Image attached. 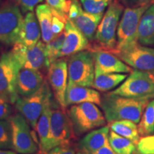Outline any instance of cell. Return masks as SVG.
<instances>
[{"label":"cell","mask_w":154,"mask_h":154,"mask_svg":"<svg viewBox=\"0 0 154 154\" xmlns=\"http://www.w3.org/2000/svg\"><path fill=\"white\" fill-rule=\"evenodd\" d=\"M48 68V78L56 99L61 107L66 108L65 97L69 82L68 63L65 59H59Z\"/></svg>","instance_id":"obj_15"},{"label":"cell","mask_w":154,"mask_h":154,"mask_svg":"<svg viewBox=\"0 0 154 154\" xmlns=\"http://www.w3.org/2000/svg\"><path fill=\"white\" fill-rule=\"evenodd\" d=\"M51 106H52V101L51 99L46 103L45 106L36 124V130L37 131L38 140H39V148L44 153H47L49 151Z\"/></svg>","instance_id":"obj_22"},{"label":"cell","mask_w":154,"mask_h":154,"mask_svg":"<svg viewBox=\"0 0 154 154\" xmlns=\"http://www.w3.org/2000/svg\"><path fill=\"white\" fill-rule=\"evenodd\" d=\"M150 76H151V78L152 79V80H153L154 82V75H150Z\"/></svg>","instance_id":"obj_41"},{"label":"cell","mask_w":154,"mask_h":154,"mask_svg":"<svg viewBox=\"0 0 154 154\" xmlns=\"http://www.w3.org/2000/svg\"><path fill=\"white\" fill-rule=\"evenodd\" d=\"M109 128L116 134L128 138L133 143L137 144L140 139L138 126L136 123L128 120H121L110 123Z\"/></svg>","instance_id":"obj_26"},{"label":"cell","mask_w":154,"mask_h":154,"mask_svg":"<svg viewBox=\"0 0 154 154\" xmlns=\"http://www.w3.org/2000/svg\"><path fill=\"white\" fill-rule=\"evenodd\" d=\"M91 52L94 59L95 74H128L133 71L113 54L103 51Z\"/></svg>","instance_id":"obj_16"},{"label":"cell","mask_w":154,"mask_h":154,"mask_svg":"<svg viewBox=\"0 0 154 154\" xmlns=\"http://www.w3.org/2000/svg\"><path fill=\"white\" fill-rule=\"evenodd\" d=\"M137 154H154V134L140 138L136 146Z\"/></svg>","instance_id":"obj_33"},{"label":"cell","mask_w":154,"mask_h":154,"mask_svg":"<svg viewBox=\"0 0 154 154\" xmlns=\"http://www.w3.org/2000/svg\"><path fill=\"white\" fill-rule=\"evenodd\" d=\"M51 99V92L47 82L38 91L26 97H19L15 105L17 111L27 121L34 129L36 128L38 120L46 103Z\"/></svg>","instance_id":"obj_7"},{"label":"cell","mask_w":154,"mask_h":154,"mask_svg":"<svg viewBox=\"0 0 154 154\" xmlns=\"http://www.w3.org/2000/svg\"><path fill=\"white\" fill-rule=\"evenodd\" d=\"M103 16L89 14L82 9L78 0H71L68 19L90 41L94 40L98 26Z\"/></svg>","instance_id":"obj_13"},{"label":"cell","mask_w":154,"mask_h":154,"mask_svg":"<svg viewBox=\"0 0 154 154\" xmlns=\"http://www.w3.org/2000/svg\"><path fill=\"white\" fill-rule=\"evenodd\" d=\"M36 17L39 24L42 38L44 43L47 44L54 38L52 27V11L47 4H41L36 7Z\"/></svg>","instance_id":"obj_24"},{"label":"cell","mask_w":154,"mask_h":154,"mask_svg":"<svg viewBox=\"0 0 154 154\" xmlns=\"http://www.w3.org/2000/svg\"><path fill=\"white\" fill-rule=\"evenodd\" d=\"M150 99H133L110 93L101 99V106L110 124L113 121L128 120L138 124Z\"/></svg>","instance_id":"obj_1"},{"label":"cell","mask_w":154,"mask_h":154,"mask_svg":"<svg viewBox=\"0 0 154 154\" xmlns=\"http://www.w3.org/2000/svg\"><path fill=\"white\" fill-rule=\"evenodd\" d=\"M23 19L21 9L17 5L9 4L0 8V42L7 45L16 44Z\"/></svg>","instance_id":"obj_11"},{"label":"cell","mask_w":154,"mask_h":154,"mask_svg":"<svg viewBox=\"0 0 154 154\" xmlns=\"http://www.w3.org/2000/svg\"><path fill=\"white\" fill-rule=\"evenodd\" d=\"M45 81L38 70L21 67L17 79V92L19 97H26L38 91Z\"/></svg>","instance_id":"obj_18"},{"label":"cell","mask_w":154,"mask_h":154,"mask_svg":"<svg viewBox=\"0 0 154 154\" xmlns=\"http://www.w3.org/2000/svg\"><path fill=\"white\" fill-rule=\"evenodd\" d=\"M153 3H154V0H153V2H152L151 4H153Z\"/></svg>","instance_id":"obj_43"},{"label":"cell","mask_w":154,"mask_h":154,"mask_svg":"<svg viewBox=\"0 0 154 154\" xmlns=\"http://www.w3.org/2000/svg\"><path fill=\"white\" fill-rule=\"evenodd\" d=\"M150 5L128 7L124 9L117 29V45L114 53L138 42L137 34L140 19Z\"/></svg>","instance_id":"obj_4"},{"label":"cell","mask_w":154,"mask_h":154,"mask_svg":"<svg viewBox=\"0 0 154 154\" xmlns=\"http://www.w3.org/2000/svg\"><path fill=\"white\" fill-rule=\"evenodd\" d=\"M136 70L154 75V49L136 42L113 54Z\"/></svg>","instance_id":"obj_9"},{"label":"cell","mask_w":154,"mask_h":154,"mask_svg":"<svg viewBox=\"0 0 154 154\" xmlns=\"http://www.w3.org/2000/svg\"><path fill=\"white\" fill-rule=\"evenodd\" d=\"M52 11V32L54 37L60 34L65 29L66 23L68 20V16L58 12L51 8Z\"/></svg>","instance_id":"obj_32"},{"label":"cell","mask_w":154,"mask_h":154,"mask_svg":"<svg viewBox=\"0 0 154 154\" xmlns=\"http://www.w3.org/2000/svg\"><path fill=\"white\" fill-rule=\"evenodd\" d=\"M0 149L14 150L12 131L9 119L0 120Z\"/></svg>","instance_id":"obj_31"},{"label":"cell","mask_w":154,"mask_h":154,"mask_svg":"<svg viewBox=\"0 0 154 154\" xmlns=\"http://www.w3.org/2000/svg\"><path fill=\"white\" fill-rule=\"evenodd\" d=\"M19 7L23 12L33 11L35 7L39 3L43 2L44 0H14Z\"/></svg>","instance_id":"obj_35"},{"label":"cell","mask_w":154,"mask_h":154,"mask_svg":"<svg viewBox=\"0 0 154 154\" xmlns=\"http://www.w3.org/2000/svg\"><path fill=\"white\" fill-rule=\"evenodd\" d=\"M20 68V64L11 51L0 57V97L5 98L11 103H14L19 98L17 79Z\"/></svg>","instance_id":"obj_8"},{"label":"cell","mask_w":154,"mask_h":154,"mask_svg":"<svg viewBox=\"0 0 154 154\" xmlns=\"http://www.w3.org/2000/svg\"><path fill=\"white\" fill-rule=\"evenodd\" d=\"M65 36H66V32L64 29L63 32L46 44L45 55L47 67H49L54 61L60 59L61 50L62 49Z\"/></svg>","instance_id":"obj_29"},{"label":"cell","mask_w":154,"mask_h":154,"mask_svg":"<svg viewBox=\"0 0 154 154\" xmlns=\"http://www.w3.org/2000/svg\"><path fill=\"white\" fill-rule=\"evenodd\" d=\"M46 154H75V151L69 146H57Z\"/></svg>","instance_id":"obj_37"},{"label":"cell","mask_w":154,"mask_h":154,"mask_svg":"<svg viewBox=\"0 0 154 154\" xmlns=\"http://www.w3.org/2000/svg\"><path fill=\"white\" fill-rule=\"evenodd\" d=\"M109 143L117 154H133L136 151V144L128 138L116 134L112 131L109 133Z\"/></svg>","instance_id":"obj_27"},{"label":"cell","mask_w":154,"mask_h":154,"mask_svg":"<svg viewBox=\"0 0 154 154\" xmlns=\"http://www.w3.org/2000/svg\"><path fill=\"white\" fill-rule=\"evenodd\" d=\"M138 129L142 137L151 136L154 133V98L149 101L144 110Z\"/></svg>","instance_id":"obj_28"},{"label":"cell","mask_w":154,"mask_h":154,"mask_svg":"<svg viewBox=\"0 0 154 154\" xmlns=\"http://www.w3.org/2000/svg\"><path fill=\"white\" fill-rule=\"evenodd\" d=\"M69 84L92 87L95 77L93 54L89 51H83L71 56L68 61Z\"/></svg>","instance_id":"obj_6"},{"label":"cell","mask_w":154,"mask_h":154,"mask_svg":"<svg viewBox=\"0 0 154 154\" xmlns=\"http://www.w3.org/2000/svg\"><path fill=\"white\" fill-rule=\"evenodd\" d=\"M124 11V7L118 0L111 2L98 26L94 38L95 44L90 48L89 51H103L114 53L117 45V29Z\"/></svg>","instance_id":"obj_2"},{"label":"cell","mask_w":154,"mask_h":154,"mask_svg":"<svg viewBox=\"0 0 154 154\" xmlns=\"http://www.w3.org/2000/svg\"><path fill=\"white\" fill-rule=\"evenodd\" d=\"M47 5L58 12L68 16L71 0H46Z\"/></svg>","instance_id":"obj_34"},{"label":"cell","mask_w":154,"mask_h":154,"mask_svg":"<svg viewBox=\"0 0 154 154\" xmlns=\"http://www.w3.org/2000/svg\"><path fill=\"white\" fill-rule=\"evenodd\" d=\"M113 0H79L82 9L91 14L103 15Z\"/></svg>","instance_id":"obj_30"},{"label":"cell","mask_w":154,"mask_h":154,"mask_svg":"<svg viewBox=\"0 0 154 154\" xmlns=\"http://www.w3.org/2000/svg\"><path fill=\"white\" fill-rule=\"evenodd\" d=\"M127 76L126 74H95L92 87L100 91H110L122 84Z\"/></svg>","instance_id":"obj_25"},{"label":"cell","mask_w":154,"mask_h":154,"mask_svg":"<svg viewBox=\"0 0 154 154\" xmlns=\"http://www.w3.org/2000/svg\"><path fill=\"white\" fill-rule=\"evenodd\" d=\"M126 2L131 6V7H136L146 5H151L153 0H126Z\"/></svg>","instance_id":"obj_38"},{"label":"cell","mask_w":154,"mask_h":154,"mask_svg":"<svg viewBox=\"0 0 154 154\" xmlns=\"http://www.w3.org/2000/svg\"><path fill=\"white\" fill-rule=\"evenodd\" d=\"M12 131V143L14 150L19 154H34L38 151L30 130V125L21 114L9 119Z\"/></svg>","instance_id":"obj_12"},{"label":"cell","mask_w":154,"mask_h":154,"mask_svg":"<svg viewBox=\"0 0 154 154\" xmlns=\"http://www.w3.org/2000/svg\"><path fill=\"white\" fill-rule=\"evenodd\" d=\"M109 126H105L88 133L79 142L81 149L84 153H93L109 144Z\"/></svg>","instance_id":"obj_21"},{"label":"cell","mask_w":154,"mask_h":154,"mask_svg":"<svg viewBox=\"0 0 154 154\" xmlns=\"http://www.w3.org/2000/svg\"><path fill=\"white\" fill-rule=\"evenodd\" d=\"M138 42L144 46L154 44V3L146 9L140 19L137 34Z\"/></svg>","instance_id":"obj_23"},{"label":"cell","mask_w":154,"mask_h":154,"mask_svg":"<svg viewBox=\"0 0 154 154\" xmlns=\"http://www.w3.org/2000/svg\"><path fill=\"white\" fill-rule=\"evenodd\" d=\"M89 154H117V153H116L112 149H111L110 145L108 144V145L103 146V147H102L101 149L98 150V151L93 152V153H91Z\"/></svg>","instance_id":"obj_39"},{"label":"cell","mask_w":154,"mask_h":154,"mask_svg":"<svg viewBox=\"0 0 154 154\" xmlns=\"http://www.w3.org/2000/svg\"><path fill=\"white\" fill-rule=\"evenodd\" d=\"M69 116L76 135L105 126L106 118L96 104L83 103L74 105L69 111Z\"/></svg>","instance_id":"obj_3"},{"label":"cell","mask_w":154,"mask_h":154,"mask_svg":"<svg viewBox=\"0 0 154 154\" xmlns=\"http://www.w3.org/2000/svg\"><path fill=\"white\" fill-rule=\"evenodd\" d=\"M11 103L5 98L0 97V120H7L11 113Z\"/></svg>","instance_id":"obj_36"},{"label":"cell","mask_w":154,"mask_h":154,"mask_svg":"<svg viewBox=\"0 0 154 154\" xmlns=\"http://www.w3.org/2000/svg\"><path fill=\"white\" fill-rule=\"evenodd\" d=\"M0 154H17V152L12 151L11 150L0 149Z\"/></svg>","instance_id":"obj_40"},{"label":"cell","mask_w":154,"mask_h":154,"mask_svg":"<svg viewBox=\"0 0 154 154\" xmlns=\"http://www.w3.org/2000/svg\"><path fill=\"white\" fill-rule=\"evenodd\" d=\"M42 36L41 29L33 11L28 12L23 19L22 27L17 43L26 47H32L39 42Z\"/></svg>","instance_id":"obj_20"},{"label":"cell","mask_w":154,"mask_h":154,"mask_svg":"<svg viewBox=\"0 0 154 154\" xmlns=\"http://www.w3.org/2000/svg\"><path fill=\"white\" fill-rule=\"evenodd\" d=\"M45 46L46 44L42 41L32 47L16 43L13 45L11 52L18 61L21 67L39 71L46 65Z\"/></svg>","instance_id":"obj_14"},{"label":"cell","mask_w":154,"mask_h":154,"mask_svg":"<svg viewBox=\"0 0 154 154\" xmlns=\"http://www.w3.org/2000/svg\"><path fill=\"white\" fill-rule=\"evenodd\" d=\"M111 93L133 99H153L154 82L149 74L135 69L118 88Z\"/></svg>","instance_id":"obj_5"},{"label":"cell","mask_w":154,"mask_h":154,"mask_svg":"<svg viewBox=\"0 0 154 154\" xmlns=\"http://www.w3.org/2000/svg\"><path fill=\"white\" fill-rule=\"evenodd\" d=\"M74 128L65 108L51 106L49 151L57 146H69Z\"/></svg>","instance_id":"obj_10"},{"label":"cell","mask_w":154,"mask_h":154,"mask_svg":"<svg viewBox=\"0 0 154 154\" xmlns=\"http://www.w3.org/2000/svg\"><path fill=\"white\" fill-rule=\"evenodd\" d=\"M65 32L66 36L61 50L60 58L72 56L84 50H89L91 45L88 43V39L69 19L65 26Z\"/></svg>","instance_id":"obj_17"},{"label":"cell","mask_w":154,"mask_h":154,"mask_svg":"<svg viewBox=\"0 0 154 154\" xmlns=\"http://www.w3.org/2000/svg\"><path fill=\"white\" fill-rule=\"evenodd\" d=\"M76 154H86V153H80V152H79V153H77Z\"/></svg>","instance_id":"obj_42"},{"label":"cell","mask_w":154,"mask_h":154,"mask_svg":"<svg viewBox=\"0 0 154 154\" xmlns=\"http://www.w3.org/2000/svg\"><path fill=\"white\" fill-rule=\"evenodd\" d=\"M65 101L66 106L83 103H93L101 106V96L97 90L68 83Z\"/></svg>","instance_id":"obj_19"}]
</instances>
